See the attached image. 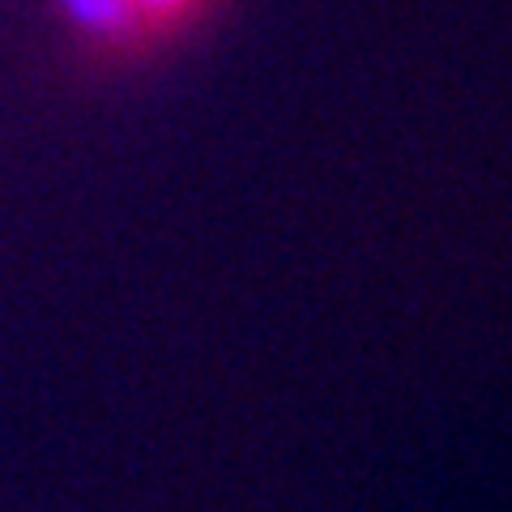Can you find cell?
Instances as JSON below:
<instances>
[{
	"label": "cell",
	"mask_w": 512,
	"mask_h": 512,
	"mask_svg": "<svg viewBox=\"0 0 512 512\" xmlns=\"http://www.w3.org/2000/svg\"><path fill=\"white\" fill-rule=\"evenodd\" d=\"M214 0H133L141 26H146V39L150 47H163L175 35L197 26L205 13H210Z\"/></svg>",
	"instance_id": "2"
},
{
	"label": "cell",
	"mask_w": 512,
	"mask_h": 512,
	"mask_svg": "<svg viewBox=\"0 0 512 512\" xmlns=\"http://www.w3.org/2000/svg\"><path fill=\"white\" fill-rule=\"evenodd\" d=\"M52 5L94 60L128 64L154 52L133 0H52Z\"/></svg>",
	"instance_id": "1"
}]
</instances>
